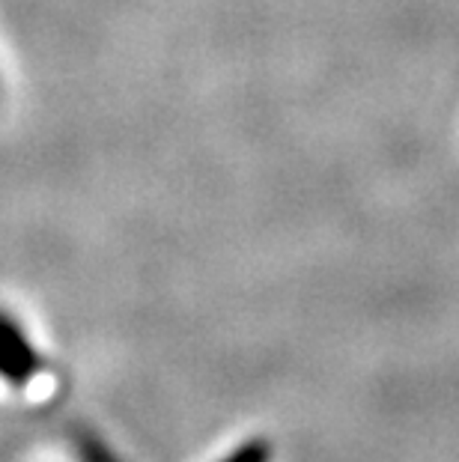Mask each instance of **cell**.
Returning a JSON list of instances; mask_svg holds the SVG:
<instances>
[{
	"mask_svg": "<svg viewBox=\"0 0 459 462\" xmlns=\"http://www.w3.org/2000/svg\"><path fill=\"white\" fill-rule=\"evenodd\" d=\"M39 367L42 361H39L31 337L9 313L0 310V379L13 382V385H27Z\"/></svg>",
	"mask_w": 459,
	"mask_h": 462,
	"instance_id": "1",
	"label": "cell"
},
{
	"mask_svg": "<svg viewBox=\"0 0 459 462\" xmlns=\"http://www.w3.org/2000/svg\"><path fill=\"white\" fill-rule=\"evenodd\" d=\"M78 454H81L84 462H120V459H116V457L111 454V450H107L105 445H99V441H93V439L81 441Z\"/></svg>",
	"mask_w": 459,
	"mask_h": 462,
	"instance_id": "2",
	"label": "cell"
},
{
	"mask_svg": "<svg viewBox=\"0 0 459 462\" xmlns=\"http://www.w3.org/2000/svg\"><path fill=\"white\" fill-rule=\"evenodd\" d=\"M269 459V448L262 445H245L236 454H230L224 462H266Z\"/></svg>",
	"mask_w": 459,
	"mask_h": 462,
	"instance_id": "3",
	"label": "cell"
}]
</instances>
